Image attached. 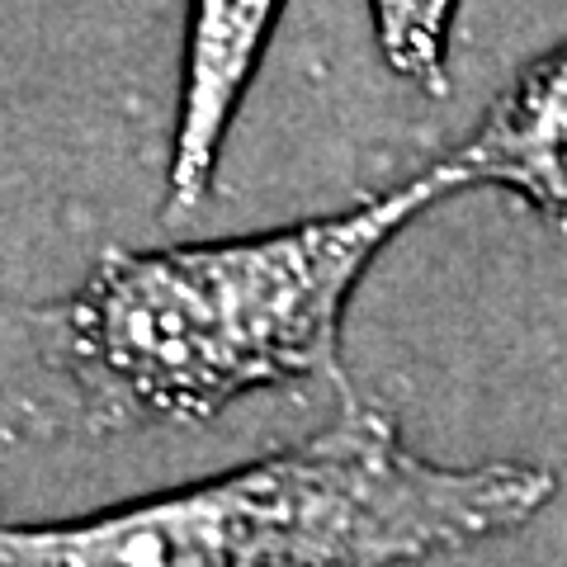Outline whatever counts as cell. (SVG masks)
I'll return each mask as SVG.
<instances>
[{"label":"cell","mask_w":567,"mask_h":567,"mask_svg":"<svg viewBox=\"0 0 567 567\" xmlns=\"http://www.w3.org/2000/svg\"><path fill=\"white\" fill-rule=\"evenodd\" d=\"M458 194L445 166L279 233L104 251L39 317L48 364L95 431L204 421L260 388L341 369L350 293L412 218Z\"/></svg>","instance_id":"1"},{"label":"cell","mask_w":567,"mask_h":567,"mask_svg":"<svg viewBox=\"0 0 567 567\" xmlns=\"http://www.w3.org/2000/svg\"><path fill=\"white\" fill-rule=\"evenodd\" d=\"M539 464L450 468L354 406L237 473L81 520L0 525V567H406L511 535L554 502Z\"/></svg>","instance_id":"2"},{"label":"cell","mask_w":567,"mask_h":567,"mask_svg":"<svg viewBox=\"0 0 567 567\" xmlns=\"http://www.w3.org/2000/svg\"><path fill=\"white\" fill-rule=\"evenodd\" d=\"M279 10L284 0H189L166 162V213H194L208 199L223 142L233 133Z\"/></svg>","instance_id":"3"},{"label":"cell","mask_w":567,"mask_h":567,"mask_svg":"<svg viewBox=\"0 0 567 567\" xmlns=\"http://www.w3.org/2000/svg\"><path fill=\"white\" fill-rule=\"evenodd\" d=\"M440 166L454 189H506L567 233V39L520 66Z\"/></svg>","instance_id":"4"},{"label":"cell","mask_w":567,"mask_h":567,"mask_svg":"<svg viewBox=\"0 0 567 567\" xmlns=\"http://www.w3.org/2000/svg\"><path fill=\"white\" fill-rule=\"evenodd\" d=\"M383 62L425 95L450 91V29L458 0H369Z\"/></svg>","instance_id":"5"}]
</instances>
